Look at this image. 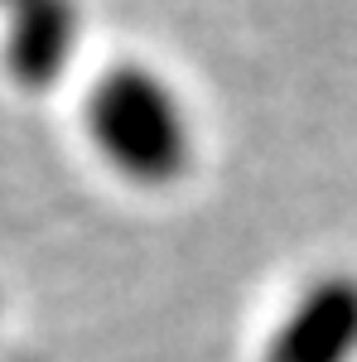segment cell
I'll list each match as a JSON object with an SVG mask.
<instances>
[{
  "label": "cell",
  "mask_w": 357,
  "mask_h": 362,
  "mask_svg": "<svg viewBox=\"0 0 357 362\" xmlns=\"http://www.w3.org/2000/svg\"><path fill=\"white\" fill-rule=\"evenodd\" d=\"M87 131L111 169L145 189L174 184L189 169V121L179 97L150 68L116 63L87 92Z\"/></svg>",
  "instance_id": "obj_1"
},
{
  "label": "cell",
  "mask_w": 357,
  "mask_h": 362,
  "mask_svg": "<svg viewBox=\"0 0 357 362\" xmlns=\"http://www.w3.org/2000/svg\"><path fill=\"white\" fill-rule=\"evenodd\" d=\"M357 353V280L324 276L275 329L266 362H353Z\"/></svg>",
  "instance_id": "obj_2"
},
{
  "label": "cell",
  "mask_w": 357,
  "mask_h": 362,
  "mask_svg": "<svg viewBox=\"0 0 357 362\" xmlns=\"http://www.w3.org/2000/svg\"><path fill=\"white\" fill-rule=\"evenodd\" d=\"M83 10L78 0H15L5 10V73L29 92L54 87L78 49Z\"/></svg>",
  "instance_id": "obj_3"
},
{
  "label": "cell",
  "mask_w": 357,
  "mask_h": 362,
  "mask_svg": "<svg viewBox=\"0 0 357 362\" xmlns=\"http://www.w3.org/2000/svg\"><path fill=\"white\" fill-rule=\"evenodd\" d=\"M10 5H15V0H0V10H10Z\"/></svg>",
  "instance_id": "obj_4"
}]
</instances>
